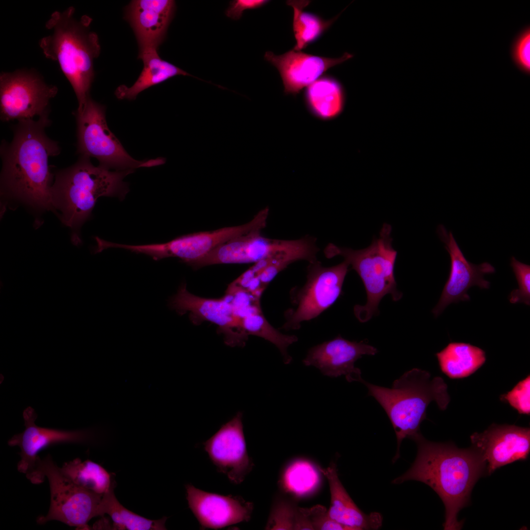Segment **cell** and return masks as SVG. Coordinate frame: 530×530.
I'll use <instances>...</instances> for the list:
<instances>
[{"label":"cell","mask_w":530,"mask_h":530,"mask_svg":"<svg viewBox=\"0 0 530 530\" xmlns=\"http://www.w3.org/2000/svg\"><path fill=\"white\" fill-rule=\"evenodd\" d=\"M309 0H288V5L293 10V30L296 41L293 50L301 51L317 39L336 20L340 14L325 21L318 16L304 11Z\"/></svg>","instance_id":"83f0119b"},{"label":"cell","mask_w":530,"mask_h":530,"mask_svg":"<svg viewBox=\"0 0 530 530\" xmlns=\"http://www.w3.org/2000/svg\"><path fill=\"white\" fill-rule=\"evenodd\" d=\"M133 171L95 166L90 158L80 156L77 162L55 175L52 187L53 208L61 212L65 225L78 229L90 217L99 197L125 198L129 189L123 180Z\"/></svg>","instance_id":"5b68a950"},{"label":"cell","mask_w":530,"mask_h":530,"mask_svg":"<svg viewBox=\"0 0 530 530\" xmlns=\"http://www.w3.org/2000/svg\"><path fill=\"white\" fill-rule=\"evenodd\" d=\"M23 416L25 430L14 435L8 440V444L20 448L21 460L17 469L25 474L28 479L34 471L37 453L42 449L57 443H87L95 438V432L90 429L62 430L39 427L35 424L37 415L29 406L24 411Z\"/></svg>","instance_id":"2e32d148"},{"label":"cell","mask_w":530,"mask_h":530,"mask_svg":"<svg viewBox=\"0 0 530 530\" xmlns=\"http://www.w3.org/2000/svg\"><path fill=\"white\" fill-rule=\"evenodd\" d=\"M437 231L449 253L450 267L440 299L432 311L436 317L451 303L469 300L470 297L467 292L471 287L477 286L481 289H488L490 282L485 280L484 275L495 272L494 267L487 262L477 265L469 262L452 233L448 232L443 225L438 226Z\"/></svg>","instance_id":"5bb4252c"},{"label":"cell","mask_w":530,"mask_h":530,"mask_svg":"<svg viewBox=\"0 0 530 530\" xmlns=\"http://www.w3.org/2000/svg\"><path fill=\"white\" fill-rule=\"evenodd\" d=\"M368 395L373 397L387 415L395 430L397 451L393 461L399 457L403 439L412 440L421 433L420 427L426 418V409L435 401L441 410L450 401L448 386L440 376L431 377L427 371L413 368L405 372L393 383L391 388L370 383L363 379Z\"/></svg>","instance_id":"277c9868"},{"label":"cell","mask_w":530,"mask_h":530,"mask_svg":"<svg viewBox=\"0 0 530 530\" xmlns=\"http://www.w3.org/2000/svg\"><path fill=\"white\" fill-rule=\"evenodd\" d=\"M306 104L310 112L322 120L338 116L345 104V94L342 84L335 79L323 77L307 87Z\"/></svg>","instance_id":"cb8c5ba5"},{"label":"cell","mask_w":530,"mask_h":530,"mask_svg":"<svg viewBox=\"0 0 530 530\" xmlns=\"http://www.w3.org/2000/svg\"><path fill=\"white\" fill-rule=\"evenodd\" d=\"M188 506L204 529H219L250 520L253 504L238 496L206 492L186 485Z\"/></svg>","instance_id":"ac0fdd59"},{"label":"cell","mask_w":530,"mask_h":530,"mask_svg":"<svg viewBox=\"0 0 530 530\" xmlns=\"http://www.w3.org/2000/svg\"><path fill=\"white\" fill-rule=\"evenodd\" d=\"M241 323L248 336L254 335L270 342L279 350L285 364L291 362L292 357L289 354L288 347L297 341V337L295 335L284 334L274 328L264 317L261 307H257L244 315L241 318Z\"/></svg>","instance_id":"f1b7e54d"},{"label":"cell","mask_w":530,"mask_h":530,"mask_svg":"<svg viewBox=\"0 0 530 530\" xmlns=\"http://www.w3.org/2000/svg\"><path fill=\"white\" fill-rule=\"evenodd\" d=\"M345 53L339 58H328L308 54L293 49L281 55L266 52L265 59L274 65L281 75L284 92L295 95L316 81L329 68L352 58Z\"/></svg>","instance_id":"ffe728a7"},{"label":"cell","mask_w":530,"mask_h":530,"mask_svg":"<svg viewBox=\"0 0 530 530\" xmlns=\"http://www.w3.org/2000/svg\"><path fill=\"white\" fill-rule=\"evenodd\" d=\"M296 508L288 501H277L271 509L265 529L293 530Z\"/></svg>","instance_id":"4dcf8cb0"},{"label":"cell","mask_w":530,"mask_h":530,"mask_svg":"<svg viewBox=\"0 0 530 530\" xmlns=\"http://www.w3.org/2000/svg\"><path fill=\"white\" fill-rule=\"evenodd\" d=\"M48 116L18 121L12 141L1 151V180L10 195L33 207L50 210L54 208L49 159L59 154L60 148L45 133L50 122Z\"/></svg>","instance_id":"7a4b0ae2"},{"label":"cell","mask_w":530,"mask_h":530,"mask_svg":"<svg viewBox=\"0 0 530 530\" xmlns=\"http://www.w3.org/2000/svg\"><path fill=\"white\" fill-rule=\"evenodd\" d=\"M269 212L266 207L259 211L249 222L215 230L194 233L180 236L167 242L144 245H128L124 249L151 256L156 261L176 257L191 265L213 249L232 238L265 227Z\"/></svg>","instance_id":"30bf717a"},{"label":"cell","mask_w":530,"mask_h":530,"mask_svg":"<svg viewBox=\"0 0 530 530\" xmlns=\"http://www.w3.org/2000/svg\"><path fill=\"white\" fill-rule=\"evenodd\" d=\"M266 0H234L231 1L225 15L233 20H238L242 16L244 10L260 7L268 2Z\"/></svg>","instance_id":"e575fe53"},{"label":"cell","mask_w":530,"mask_h":530,"mask_svg":"<svg viewBox=\"0 0 530 530\" xmlns=\"http://www.w3.org/2000/svg\"><path fill=\"white\" fill-rule=\"evenodd\" d=\"M391 226L384 223L379 236L367 248L354 250L329 243L324 253L328 259L340 256L360 277L367 293L365 305H356L354 314L361 322H366L378 313L382 298L390 294L395 301L400 300L402 293L397 289L395 265L397 251L392 245Z\"/></svg>","instance_id":"8992f818"},{"label":"cell","mask_w":530,"mask_h":530,"mask_svg":"<svg viewBox=\"0 0 530 530\" xmlns=\"http://www.w3.org/2000/svg\"><path fill=\"white\" fill-rule=\"evenodd\" d=\"M169 306L180 315L189 312V318L195 325L208 321L217 325L228 345L243 346L248 339L241 318L225 297L212 299L198 296L189 292L186 284L182 283L177 293L169 299Z\"/></svg>","instance_id":"7c38bea8"},{"label":"cell","mask_w":530,"mask_h":530,"mask_svg":"<svg viewBox=\"0 0 530 530\" xmlns=\"http://www.w3.org/2000/svg\"><path fill=\"white\" fill-rule=\"evenodd\" d=\"M435 355L441 371L453 379L469 376L486 361L484 350L464 343H450Z\"/></svg>","instance_id":"d4e9b609"},{"label":"cell","mask_w":530,"mask_h":530,"mask_svg":"<svg viewBox=\"0 0 530 530\" xmlns=\"http://www.w3.org/2000/svg\"><path fill=\"white\" fill-rule=\"evenodd\" d=\"M319 471L327 479L330 492L328 513L330 517L346 530H377L382 524V516L376 512L366 514L357 506L341 482L334 462Z\"/></svg>","instance_id":"7402d4cb"},{"label":"cell","mask_w":530,"mask_h":530,"mask_svg":"<svg viewBox=\"0 0 530 530\" xmlns=\"http://www.w3.org/2000/svg\"><path fill=\"white\" fill-rule=\"evenodd\" d=\"M472 447L481 455L490 475L500 467L525 460L530 451V429L514 425L492 424L470 436Z\"/></svg>","instance_id":"9a60e30c"},{"label":"cell","mask_w":530,"mask_h":530,"mask_svg":"<svg viewBox=\"0 0 530 530\" xmlns=\"http://www.w3.org/2000/svg\"><path fill=\"white\" fill-rule=\"evenodd\" d=\"M60 469L77 485L99 494L106 493L114 480L113 474L90 460L81 461L77 458L64 463Z\"/></svg>","instance_id":"4316f807"},{"label":"cell","mask_w":530,"mask_h":530,"mask_svg":"<svg viewBox=\"0 0 530 530\" xmlns=\"http://www.w3.org/2000/svg\"><path fill=\"white\" fill-rule=\"evenodd\" d=\"M510 265L518 284V289L513 290L509 296L510 303H524L530 305V265L511 257Z\"/></svg>","instance_id":"1f68e13d"},{"label":"cell","mask_w":530,"mask_h":530,"mask_svg":"<svg viewBox=\"0 0 530 530\" xmlns=\"http://www.w3.org/2000/svg\"><path fill=\"white\" fill-rule=\"evenodd\" d=\"M172 0H134L126 7L125 18L135 34L140 51L155 49L164 41L175 11Z\"/></svg>","instance_id":"44dd1931"},{"label":"cell","mask_w":530,"mask_h":530,"mask_svg":"<svg viewBox=\"0 0 530 530\" xmlns=\"http://www.w3.org/2000/svg\"><path fill=\"white\" fill-rule=\"evenodd\" d=\"M377 352L375 347L363 341H350L339 335L310 348L303 363L316 367L326 376L344 375L348 382H360L361 372L355 367V362L363 355H374Z\"/></svg>","instance_id":"e0dca14e"},{"label":"cell","mask_w":530,"mask_h":530,"mask_svg":"<svg viewBox=\"0 0 530 530\" xmlns=\"http://www.w3.org/2000/svg\"><path fill=\"white\" fill-rule=\"evenodd\" d=\"M77 152L80 156L95 158L101 166L114 170H134L164 164L162 158L144 160L133 159L109 130L105 108L90 97L75 112Z\"/></svg>","instance_id":"ba28073f"},{"label":"cell","mask_w":530,"mask_h":530,"mask_svg":"<svg viewBox=\"0 0 530 530\" xmlns=\"http://www.w3.org/2000/svg\"><path fill=\"white\" fill-rule=\"evenodd\" d=\"M203 445L217 471L234 484L243 482L254 466L247 452L241 412L222 424Z\"/></svg>","instance_id":"4fadbf2b"},{"label":"cell","mask_w":530,"mask_h":530,"mask_svg":"<svg viewBox=\"0 0 530 530\" xmlns=\"http://www.w3.org/2000/svg\"><path fill=\"white\" fill-rule=\"evenodd\" d=\"M293 530H313V527L306 512L305 508H296Z\"/></svg>","instance_id":"d590c367"},{"label":"cell","mask_w":530,"mask_h":530,"mask_svg":"<svg viewBox=\"0 0 530 530\" xmlns=\"http://www.w3.org/2000/svg\"><path fill=\"white\" fill-rule=\"evenodd\" d=\"M98 238H96V242L97 241V240H98ZM96 250H97V251L98 252H100V251H98V249H97V246Z\"/></svg>","instance_id":"8d00e7d4"},{"label":"cell","mask_w":530,"mask_h":530,"mask_svg":"<svg viewBox=\"0 0 530 530\" xmlns=\"http://www.w3.org/2000/svg\"><path fill=\"white\" fill-rule=\"evenodd\" d=\"M530 377L528 375L520 381L510 391L501 396L519 414L529 415L530 413Z\"/></svg>","instance_id":"d6a6232c"},{"label":"cell","mask_w":530,"mask_h":530,"mask_svg":"<svg viewBox=\"0 0 530 530\" xmlns=\"http://www.w3.org/2000/svg\"><path fill=\"white\" fill-rule=\"evenodd\" d=\"M412 440L417 445L416 458L411 467L392 482L408 480L423 482L439 496L445 507V530H460L459 511L468 504L472 490L486 473V465L473 447L459 449L452 443L426 440L421 433Z\"/></svg>","instance_id":"6da1fadb"},{"label":"cell","mask_w":530,"mask_h":530,"mask_svg":"<svg viewBox=\"0 0 530 530\" xmlns=\"http://www.w3.org/2000/svg\"><path fill=\"white\" fill-rule=\"evenodd\" d=\"M48 479L51 492L49 510L37 519L39 524L51 520L61 521L79 530H90L88 522L97 516L98 506L103 495L77 485L67 477L53 461L51 455L37 456L34 471L29 478L33 484Z\"/></svg>","instance_id":"52a82bcc"},{"label":"cell","mask_w":530,"mask_h":530,"mask_svg":"<svg viewBox=\"0 0 530 530\" xmlns=\"http://www.w3.org/2000/svg\"><path fill=\"white\" fill-rule=\"evenodd\" d=\"M57 88L32 71L18 70L0 76L1 121L34 119L49 115V103Z\"/></svg>","instance_id":"8fae6325"},{"label":"cell","mask_w":530,"mask_h":530,"mask_svg":"<svg viewBox=\"0 0 530 530\" xmlns=\"http://www.w3.org/2000/svg\"><path fill=\"white\" fill-rule=\"evenodd\" d=\"M305 510L313 530H346L344 527L332 520L327 509L321 505L305 508Z\"/></svg>","instance_id":"836d02e7"},{"label":"cell","mask_w":530,"mask_h":530,"mask_svg":"<svg viewBox=\"0 0 530 530\" xmlns=\"http://www.w3.org/2000/svg\"><path fill=\"white\" fill-rule=\"evenodd\" d=\"M114 480L109 489L101 499L97 510V516L103 517L108 514L113 521L115 530H166L164 517L159 520H150L131 511L123 506L115 496Z\"/></svg>","instance_id":"484cf974"},{"label":"cell","mask_w":530,"mask_h":530,"mask_svg":"<svg viewBox=\"0 0 530 530\" xmlns=\"http://www.w3.org/2000/svg\"><path fill=\"white\" fill-rule=\"evenodd\" d=\"M75 8L53 13L46 24L50 34L39 45L45 56L57 62L75 93L80 110L90 97L94 77V61L101 47L97 34L91 31V19L86 15L78 19Z\"/></svg>","instance_id":"3957f363"},{"label":"cell","mask_w":530,"mask_h":530,"mask_svg":"<svg viewBox=\"0 0 530 530\" xmlns=\"http://www.w3.org/2000/svg\"><path fill=\"white\" fill-rule=\"evenodd\" d=\"M510 55L516 67L523 73L530 74V26H526L514 37Z\"/></svg>","instance_id":"f546056e"},{"label":"cell","mask_w":530,"mask_h":530,"mask_svg":"<svg viewBox=\"0 0 530 530\" xmlns=\"http://www.w3.org/2000/svg\"><path fill=\"white\" fill-rule=\"evenodd\" d=\"M138 57L143 61V70L132 86L121 85L116 89L115 94L119 99L133 100L142 91L171 78L177 75L191 76L174 64L162 59L157 50L140 51Z\"/></svg>","instance_id":"603a6c76"},{"label":"cell","mask_w":530,"mask_h":530,"mask_svg":"<svg viewBox=\"0 0 530 530\" xmlns=\"http://www.w3.org/2000/svg\"><path fill=\"white\" fill-rule=\"evenodd\" d=\"M255 230L216 247L191 266L194 269L216 264L256 263L289 247L292 240L270 238Z\"/></svg>","instance_id":"d6986e66"},{"label":"cell","mask_w":530,"mask_h":530,"mask_svg":"<svg viewBox=\"0 0 530 530\" xmlns=\"http://www.w3.org/2000/svg\"><path fill=\"white\" fill-rule=\"evenodd\" d=\"M349 267L344 261L332 266H323L318 260L309 263L305 284L290 291L293 307L285 312L281 328L298 330L302 322L317 318L332 305L342 294Z\"/></svg>","instance_id":"9c48e42d"}]
</instances>
